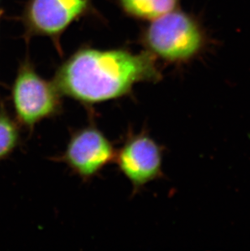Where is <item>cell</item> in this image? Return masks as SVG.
I'll return each mask as SVG.
<instances>
[{
  "instance_id": "8",
  "label": "cell",
  "mask_w": 250,
  "mask_h": 251,
  "mask_svg": "<svg viewBox=\"0 0 250 251\" xmlns=\"http://www.w3.org/2000/svg\"><path fill=\"white\" fill-rule=\"evenodd\" d=\"M21 143L19 123L0 108V161L7 159Z\"/></svg>"
},
{
  "instance_id": "1",
  "label": "cell",
  "mask_w": 250,
  "mask_h": 251,
  "mask_svg": "<svg viewBox=\"0 0 250 251\" xmlns=\"http://www.w3.org/2000/svg\"><path fill=\"white\" fill-rule=\"evenodd\" d=\"M161 78L155 56L148 50L83 49L59 66L52 82L62 96L89 107L127 96L135 85Z\"/></svg>"
},
{
  "instance_id": "7",
  "label": "cell",
  "mask_w": 250,
  "mask_h": 251,
  "mask_svg": "<svg viewBox=\"0 0 250 251\" xmlns=\"http://www.w3.org/2000/svg\"><path fill=\"white\" fill-rule=\"evenodd\" d=\"M126 13L137 19L153 20L175 10L179 0H119Z\"/></svg>"
},
{
  "instance_id": "4",
  "label": "cell",
  "mask_w": 250,
  "mask_h": 251,
  "mask_svg": "<svg viewBox=\"0 0 250 251\" xmlns=\"http://www.w3.org/2000/svg\"><path fill=\"white\" fill-rule=\"evenodd\" d=\"M116 151L106 134L90 122L73 131L64 151L55 158L81 180H90L114 162Z\"/></svg>"
},
{
  "instance_id": "2",
  "label": "cell",
  "mask_w": 250,
  "mask_h": 251,
  "mask_svg": "<svg viewBox=\"0 0 250 251\" xmlns=\"http://www.w3.org/2000/svg\"><path fill=\"white\" fill-rule=\"evenodd\" d=\"M11 97L17 122L29 130L63 112L62 95L55 85L43 79L28 60L20 66Z\"/></svg>"
},
{
  "instance_id": "6",
  "label": "cell",
  "mask_w": 250,
  "mask_h": 251,
  "mask_svg": "<svg viewBox=\"0 0 250 251\" xmlns=\"http://www.w3.org/2000/svg\"><path fill=\"white\" fill-rule=\"evenodd\" d=\"M90 0H29L25 11L30 34L58 38L72 22L85 14Z\"/></svg>"
},
{
  "instance_id": "9",
  "label": "cell",
  "mask_w": 250,
  "mask_h": 251,
  "mask_svg": "<svg viewBox=\"0 0 250 251\" xmlns=\"http://www.w3.org/2000/svg\"><path fill=\"white\" fill-rule=\"evenodd\" d=\"M2 13H3L2 10H0V19H1V17H2Z\"/></svg>"
},
{
  "instance_id": "3",
  "label": "cell",
  "mask_w": 250,
  "mask_h": 251,
  "mask_svg": "<svg viewBox=\"0 0 250 251\" xmlns=\"http://www.w3.org/2000/svg\"><path fill=\"white\" fill-rule=\"evenodd\" d=\"M142 38L149 52L170 62L190 59L204 43L202 32L196 21L175 10L153 20Z\"/></svg>"
},
{
  "instance_id": "5",
  "label": "cell",
  "mask_w": 250,
  "mask_h": 251,
  "mask_svg": "<svg viewBox=\"0 0 250 251\" xmlns=\"http://www.w3.org/2000/svg\"><path fill=\"white\" fill-rule=\"evenodd\" d=\"M114 162L137 194L162 175L163 151L144 128L139 133L129 129Z\"/></svg>"
}]
</instances>
